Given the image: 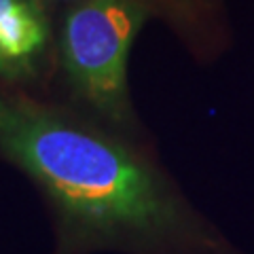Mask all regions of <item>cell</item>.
<instances>
[{"label": "cell", "instance_id": "cell-3", "mask_svg": "<svg viewBox=\"0 0 254 254\" xmlns=\"http://www.w3.org/2000/svg\"><path fill=\"white\" fill-rule=\"evenodd\" d=\"M51 21L43 0H0V81L34 85L49 64Z\"/></svg>", "mask_w": 254, "mask_h": 254}, {"label": "cell", "instance_id": "cell-2", "mask_svg": "<svg viewBox=\"0 0 254 254\" xmlns=\"http://www.w3.org/2000/svg\"><path fill=\"white\" fill-rule=\"evenodd\" d=\"M150 9L142 0H81L62 21L60 60L74 100L121 136L136 129L127 62Z\"/></svg>", "mask_w": 254, "mask_h": 254}, {"label": "cell", "instance_id": "cell-1", "mask_svg": "<svg viewBox=\"0 0 254 254\" xmlns=\"http://www.w3.org/2000/svg\"><path fill=\"white\" fill-rule=\"evenodd\" d=\"M0 159L41 190L55 254H235L127 136L15 87H0Z\"/></svg>", "mask_w": 254, "mask_h": 254}]
</instances>
